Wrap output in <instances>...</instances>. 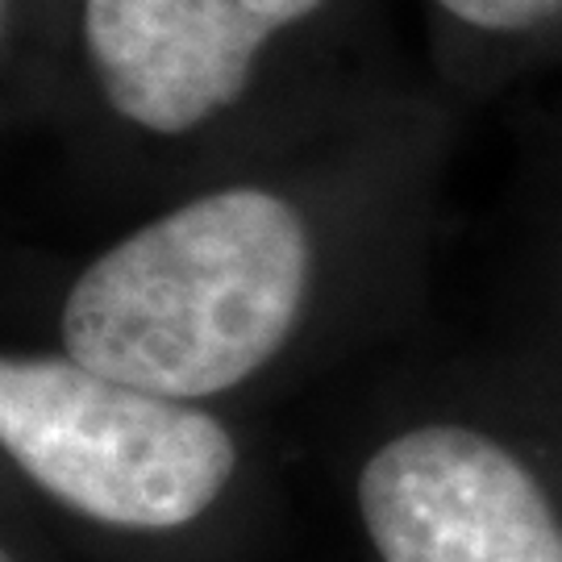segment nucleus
<instances>
[{
	"label": "nucleus",
	"instance_id": "nucleus-1",
	"mask_svg": "<svg viewBox=\"0 0 562 562\" xmlns=\"http://www.w3.org/2000/svg\"><path fill=\"white\" fill-rule=\"evenodd\" d=\"M462 113L429 76L121 217L59 262L34 334L101 375L246 408L417 322Z\"/></svg>",
	"mask_w": 562,
	"mask_h": 562
},
{
	"label": "nucleus",
	"instance_id": "nucleus-2",
	"mask_svg": "<svg viewBox=\"0 0 562 562\" xmlns=\"http://www.w3.org/2000/svg\"><path fill=\"white\" fill-rule=\"evenodd\" d=\"M392 0H83L59 146L121 217L408 80Z\"/></svg>",
	"mask_w": 562,
	"mask_h": 562
},
{
	"label": "nucleus",
	"instance_id": "nucleus-3",
	"mask_svg": "<svg viewBox=\"0 0 562 562\" xmlns=\"http://www.w3.org/2000/svg\"><path fill=\"white\" fill-rule=\"evenodd\" d=\"M350 504L375 562H562V367L525 338L375 355Z\"/></svg>",
	"mask_w": 562,
	"mask_h": 562
},
{
	"label": "nucleus",
	"instance_id": "nucleus-4",
	"mask_svg": "<svg viewBox=\"0 0 562 562\" xmlns=\"http://www.w3.org/2000/svg\"><path fill=\"white\" fill-rule=\"evenodd\" d=\"M0 450L50 508L134 542L222 521L255 454L246 408L113 380L38 338L4 341Z\"/></svg>",
	"mask_w": 562,
	"mask_h": 562
},
{
	"label": "nucleus",
	"instance_id": "nucleus-5",
	"mask_svg": "<svg viewBox=\"0 0 562 562\" xmlns=\"http://www.w3.org/2000/svg\"><path fill=\"white\" fill-rule=\"evenodd\" d=\"M425 76L459 113L562 67V0H417Z\"/></svg>",
	"mask_w": 562,
	"mask_h": 562
},
{
	"label": "nucleus",
	"instance_id": "nucleus-6",
	"mask_svg": "<svg viewBox=\"0 0 562 562\" xmlns=\"http://www.w3.org/2000/svg\"><path fill=\"white\" fill-rule=\"evenodd\" d=\"M83 0H0L4 142H55L71 109Z\"/></svg>",
	"mask_w": 562,
	"mask_h": 562
},
{
	"label": "nucleus",
	"instance_id": "nucleus-7",
	"mask_svg": "<svg viewBox=\"0 0 562 562\" xmlns=\"http://www.w3.org/2000/svg\"><path fill=\"white\" fill-rule=\"evenodd\" d=\"M517 338L538 346L562 367V167L542 162L538 196L529 213L521 259V329Z\"/></svg>",
	"mask_w": 562,
	"mask_h": 562
},
{
	"label": "nucleus",
	"instance_id": "nucleus-8",
	"mask_svg": "<svg viewBox=\"0 0 562 562\" xmlns=\"http://www.w3.org/2000/svg\"><path fill=\"white\" fill-rule=\"evenodd\" d=\"M542 162H559L562 167V97H559V104H554V121H550V138H546Z\"/></svg>",
	"mask_w": 562,
	"mask_h": 562
}]
</instances>
